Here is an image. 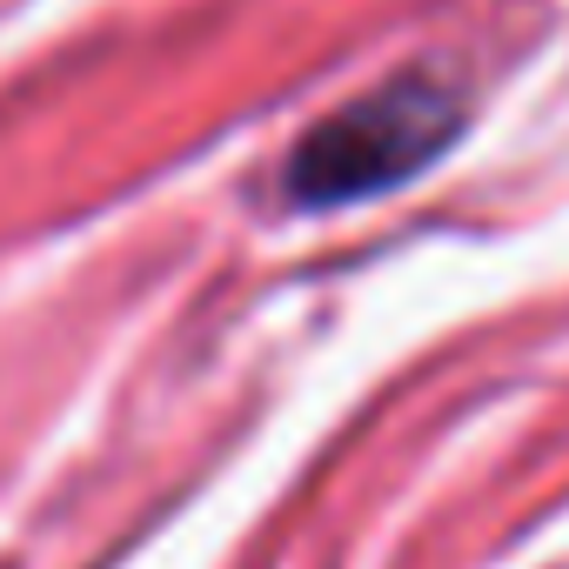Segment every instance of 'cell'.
I'll return each instance as SVG.
<instances>
[{
	"label": "cell",
	"instance_id": "obj_1",
	"mask_svg": "<svg viewBox=\"0 0 569 569\" xmlns=\"http://www.w3.org/2000/svg\"><path fill=\"white\" fill-rule=\"evenodd\" d=\"M449 134H456V94L429 74H396L376 94H362L309 128V141L289 161V194L296 201L376 194V188L402 181L409 168H422Z\"/></svg>",
	"mask_w": 569,
	"mask_h": 569
}]
</instances>
